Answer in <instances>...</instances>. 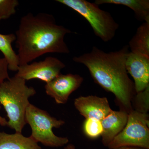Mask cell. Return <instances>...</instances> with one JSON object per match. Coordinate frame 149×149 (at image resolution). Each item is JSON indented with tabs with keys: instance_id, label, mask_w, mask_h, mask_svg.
<instances>
[{
	"instance_id": "obj_1",
	"label": "cell",
	"mask_w": 149,
	"mask_h": 149,
	"mask_svg": "<svg viewBox=\"0 0 149 149\" xmlns=\"http://www.w3.org/2000/svg\"><path fill=\"white\" fill-rule=\"evenodd\" d=\"M129 52L128 45L108 53L93 47L90 52L73 58L74 62L87 68L96 83L114 95L120 110L128 113L133 110L132 101L136 93L125 68Z\"/></svg>"
},
{
	"instance_id": "obj_17",
	"label": "cell",
	"mask_w": 149,
	"mask_h": 149,
	"mask_svg": "<svg viewBox=\"0 0 149 149\" xmlns=\"http://www.w3.org/2000/svg\"><path fill=\"white\" fill-rule=\"evenodd\" d=\"M84 133L89 138L95 139L101 136L102 126L100 120L93 118L85 119L83 124Z\"/></svg>"
},
{
	"instance_id": "obj_7",
	"label": "cell",
	"mask_w": 149,
	"mask_h": 149,
	"mask_svg": "<svg viewBox=\"0 0 149 149\" xmlns=\"http://www.w3.org/2000/svg\"><path fill=\"white\" fill-rule=\"evenodd\" d=\"M65 67L58 58L49 56L41 61L19 65L15 75L26 81L39 79L47 83L60 74Z\"/></svg>"
},
{
	"instance_id": "obj_2",
	"label": "cell",
	"mask_w": 149,
	"mask_h": 149,
	"mask_svg": "<svg viewBox=\"0 0 149 149\" xmlns=\"http://www.w3.org/2000/svg\"><path fill=\"white\" fill-rule=\"evenodd\" d=\"M71 32L57 24L52 15H25L21 17L15 34L19 65L28 64L47 53H69L64 38Z\"/></svg>"
},
{
	"instance_id": "obj_18",
	"label": "cell",
	"mask_w": 149,
	"mask_h": 149,
	"mask_svg": "<svg viewBox=\"0 0 149 149\" xmlns=\"http://www.w3.org/2000/svg\"><path fill=\"white\" fill-rule=\"evenodd\" d=\"M17 0H0V20L7 19L16 13Z\"/></svg>"
},
{
	"instance_id": "obj_6",
	"label": "cell",
	"mask_w": 149,
	"mask_h": 149,
	"mask_svg": "<svg viewBox=\"0 0 149 149\" xmlns=\"http://www.w3.org/2000/svg\"><path fill=\"white\" fill-rule=\"evenodd\" d=\"M121 147L149 149L148 113L134 110L128 113L125 127L107 146L109 149Z\"/></svg>"
},
{
	"instance_id": "obj_5",
	"label": "cell",
	"mask_w": 149,
	"mask_h": 149,
	"mask_svg": "<svg viewBox=\"0 0 149 149\" xmlns=\"http://www.w3.org/2000/svg\"><path fill=\"white\" fill-rule=\"evenodd\" d=\"M84 17L91 24L94 33L105 42L112 40L119 25L108 12L102 10L95 3L85 0H56Z\"/></svg>"
},
{
	"instance_id": "obj_13",
	"label": "cell",
	"mask_w": 149,
	"mask_h": 149,
	"mask_svg": "<svg viewBox=\"0 0 149 149\" xmlns=\"http://www.w3.org/2000/svg\"><path fill=\"white\" fill-rule=\"evenodd\" d=\"M94 3L99 6L112 4L125 6L133 11L139 20L149 23V0H96Z\"/></svg>"
},
{
	"instance_id": "obj_20",
	"label": "cell",
	"mask_w": 149,
	"mask_h": 149,
	"mask_svg": "<svg viewBox=\"0 0 149 149\" xmlns=\"http://www.w3.org/2000/svg\"><path fill=\"white\" fill-rule=\"evenodd\" d=\"M1 105V104H0ZM0 109H1V106H0ZM8 124V120H7L5 118L0 115V125L2 126H7Z\"/></svg>"
},
{
	"instance_id": "obj_15",
	"label": "cell",
	"mask_w": 149,
	"mask_h": 149,
	"mask_svg": "<svg viewBox=\"0 0 149 149\" xmlns=\"http://www.w3.org/2000/svg\"><path fill=\"white\" fill-rule=\"evenodd\" d=\"M16 39L15 34H0V51L8 63V70L17 72L19 66V61L12 47V43Z\"/></svg>"
},
{
	"instance_id": "obj_8",
	"label": "cell",
	"mask_w": 149,
	"mask_h": 149,
	"mask_svg": "<svg viewBox=\"0 0 149 149\" xmlns=\"http://www.w3.org/2000/svg\"><path fill=\"white\" fill-rule=\"evenodd\" d=\"M84 79L77 74H60L45 85L46 93L58 104H64L82 85Z\"/></svg>"
},
{
	"instance_id": "obj_11",
	"label": "cell",
	"mask_w": 149,
	"mask_h": 149,
	"mask_svg": "<svg viewBox=\"0 0 149 149\" xmlns=\"http://www.w3.org/2000/svg\"><path fill=\"white\" fill-rule=\"evenodd\" d=\"M128 113L120 110H112L101 121L103 132L102 143L104 146H108L125 127L128 119Z\"/></svg>"
},
{
	"instance_id": "obj_14",
	"label": "cell",
	"mask_w": 149,
	"mask_h": 149,
	"mask_svg": "<svg viewBox=\"0 0 149 149\" xmlns=\"http://www.w3.org/2000/svg\"><path fill=\"white\" fill-rule=\"evenodd\" d=\"M130 52L149 57V23L140 25L128 45Z\"/></svg>"
},
{
	"instance_id": "obj_9",
	"label": "cell",
	"mask_w": 149,
	"mask_h": 149,
	"mask_svg": "<svg viewBox=\"0 0 149 149\" xmlns=\"http://www.w3.org/2000/svg\"><path fill=\"white\" fill-rule=\"evenodd\" d=\"M74 106L86 119L101 121L113 110L107 98L97 96H80L74 100Z\"/></svg>"
},
{
	"instance_id": "obj_3",
	"label": "cell",
	"mask_w": 149,
	"mask_h": 149,
	"mask_svg": "<svg viewBox=\"0 0 149 149\" xmlns=\"http://www.w3.org/2000/svg\"><path fill=\"white\" fill-rule=\"evenodd\" d=\"M26 81L15 75L0 85V104L8 118L7 126L16 133H22L27 124L25 114L30 104L29 99L36 94L35 88L28 87Z\"/></svg>"
},
{
	"instance_id": "obj_12",
	"label": "cell",
	"mask_w": 149,
	"mask_h": 149,
	"mask_svg": "<svg viewBox=\"0 0 149 149\" xmlns=\"http://www.w3.org/2000/svg\"><path fill=\"white\" fill-rule=\"evenodd\" d=\"M0 149H42L38 143L22 133L9 134L0 131Z\"/></svg>"
},
{
	"instance_id": "obj_4",
	"label": "cell",
	"mask_w": 149,
	"mask_h": 149,
	"mask_svg": "<svg viewBox=\"0 0 149 149\" xmlns=\"http://www.w3.org/2000/svg\"><path fill=\"white\" fill-rule=\"evenodd\" d=\"M25 120L32 130L30 137L37 143L50 148H59L69 143L68 138L56 136L52 130L60 128L65 122L52 117L46 111L30 104L26 110Z\"/></svg>"
},
{
	"instance_id": "obj_10",
	"label": "cell",
	"mask_w": 149,
	"mask_h": 149,
	"mask_svg": "<svg viewBox=\"0 0 149 149\" xmlns=\"http://www.w3.org/2000/svg\"><path fill=\"white\" fill-rule=\"evenodd\" d=\"M125 68L133 77L136 93L149 86V57L129 52L126 56Z\"/></svg>"
},
{
	"instance_id": "obj_19",
	"label": "cell",
	"mask_w": 149,
	"mask_h": 149,
	"mask_svg": "<svg viewBox=\"0 0 149 149\" xmlns=\"http://www.w3.org/2000/svg\"><path fill=\"white\" fill-rule=\"evenodd\" d=\"M8 64L4 58H0V85L10 77L8 72Z\"/></svg>"
},
{
	"instance_id": "obj_16",
	"label": "cell",
	"mask_w": 149,
	"mask_h": 149,
	"mask_svg": "<svg viewBox=\"0 0 149 149\" xmlns=\"http://www.w3.org/2000/svg\"><path fill=\"white\" fill-rule=\"evenodd\" d=\"M133 109L139 112L148 113L149 110V86L144 91L136 93L132 101Z\"/></svg>"
},
{
	"instance_id": "obj_21",
	"label": "cell",
	"mask_w": 149,
	"mask_h": 149,
	"mask_svg": "<svg viewBox=\"0 0 149 149\" xmlns=\"http://www.w3.org/2000/svg\"><path fill=\"white\" fill-rule=\"evenodd\" d=\"M113 149H144L141 148H136V147H121L119 148H116Z\"/></svg>"
},
{
	"instance_id": "obj_22",
	"label": "cell",
	"mask_w": 149,
	"mask_h": 149,
	"mask_svg": "<svg viewBox=\"0 0 149 149\" xmlns=\"http://www.w3.org/2000/svg\"><path fill=\"white\" fill-rule=\"evenodd\" d=\"M63 149H76L75 146L72 144H69L66 145Z\"/></svg>"
}]
</instances>
